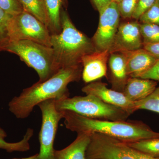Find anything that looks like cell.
<instances>
[{
    "mask_svg": "<svg viewBox=\"0 0 159 159\" xmlns=\"http://www.w3.org/2000/svg\"><path fill=\"white\" fill-rule=\"evenodd\" d=\"M118 3L112 1L99 13L98 29L92 41L96 51L110 50L120 24Z\"/></svg>",
    "mask_w": 159,
    "mask_h": 159,
    "instance_id": "9",
    "label": "cell"
},
{
    "mask_svg": "<svg viewBox=\"0 0 159 159\" xmlns=\"http://www.w3.org/2000/svg\"><path fill=\"white\" fill-rule=\"evenodd\" d=\"M24 11L34 16L47 27L49 19L44 0H19Z\"/></svg>",
    "mask_w": 159,
    "mask_h": 159,
    "instance_id": "19",
    "label": "cell"
},
{
    "mask_svg": "<svg viewBox=\"0 0 159 159\" xmlns=\"http://www.w3.org/2000/svg\"><path fill=\"white\" fill-rule=\"evenodd\" d=\"M131 148L149 156L159 157V138L126 143Z\"/></svg>",
    "mask_w": 159,
    "mask_h": 159,
    "instance_id": "20",
    "label": "cell"
},
{
    "mask_svg": "<svg viewBox=\"0 0 159 159\" xmlns=\"http://www.w3.org/2000/svg\"><path fill=\"white\" fill-rule=\"evenodd\" d=\"M138 2V0H121L118 3L120 16L124 19L132 18Z\"/></svg>",
    "mask_w": 159,
    "mask_h": 159,
    "instance_id": "25",
    "label": "cell"
},
{
    "mask_svg": "<svg viewBox=\"0 0 159 159\" xmlns=\"http://www.w3.org/2000/svg\"><path fill=\"white\" fill-rule=\"evenodd\" d=\"M120 52L125 56L126 70L129 77L139 78L153 67L159 60L143 48Z\"/></svg>",
    "mask_w": 159,
    "mask_h": 159,
    "instance_id": "13",
    "label": "cell"
},
{
    "mask_svg": "<svg viewBox=\"0 0 159 159\" xmlns=\"http://www.w3.org/2000/svg\"><path fill=\"white\" fill-rule=\"evenodd\" d=\"M133 152L136 159H159V157H154L149 156L134 149H133Z\"/></svg>",
    "mask_w": 159,
    "mask_h": 159,
    "instance_id": "31",
    "label": "cell"
},
{
    "mask_svg": "<svg viewBox=\"0 0 159 159\" xmlns=\"http://www.w3.org/2000/svg\"><path fill=\"white\" fill-rule=\"evenodd\" d=\"M77 134L76 139L67 147L55 150V159H85L86 151L90 138L91 133Z\"/></svg>",
    "mask_w": 159,
    "mask_h": 159,
    "instance_id": "16",
    "label": "cell"
},
{
    "mask_svg": "<svg viewBox=\"0 0 159 159\" xmlns=\"http://www.w3.org/2000/svg\"><path fill=\"white\" fill-rule=\"evenodd\" d=\"M59 111H70L90 119L111 121H125L131 114L123 109L107 104L95 96H76L55 100Z\"/></svg>",
    "mask_w": 159,
    "mask_h": 159,
    "instance_id": "4",
    "label": "cell"
},
{
    "mask_svg": "<svg viewBox=\"0 0 159 159\" xmlns=\"http://www.w3.org/2000/svg\"><path fill=\"white\" fill-rule=\"evenodd\" d=\"M140 24H151L159 25V0L150 7L139 18Z\"/></svg>",
    "mask_w": 159,
    "mask_h": 159,
    "instance_id": "23",
    "label": "cell"
},
{
    "mask_svg": "<svg viewBox=\"0 0 159 159\" xmlns=\"http://www.w3.org/2000/svg\"><path fill=\"white\" fill-rule=\"evenodd\" d=\"M63 111L66 128L77 133H99L126 143L159 138V133L142 121L99 120L82 116L70 111Z\"/></svg>",
    "mask_w": 159,
    "mask_h": 159,
    "instance_id": "2",
    "label": "cell"
},
{
    "mask_svg": "<svg viewBox=\"0 0 159 159\" xmlns=\"http://www.w3.org/2000/svg\"><path fill=\"white\" fill-rule=\"evenodd\" d=\"M0 8L13 16L17 15L24 11L19 0H0Z\"/></svg>",
    "mask_w": 159,
    "mask_h": 159,
    "instance_id": "26",
    "label": "cell"
},
{
    "mask_svg": "<svg viewBox=\"0 0 159 159\" xmlns=\"http://www.w3.org/2000/svg\"><path fill=\"white\" fill-rule=\"evenodd\" d=\"M143 48L159 59V43L143 44Z\"/></svg>",
    "mask_w": 159,
    "mask_h": 159,
    "instance_id": "29",
    "label": "cell"
},
{
    "mask_svg": "<svg viewBox=\"0 0 159 159\" xmlns=\"http://www.w3.org/2000/svg\"><path fill=\"white\" fill-rule=\"evenodd\" d=\"M139 78L159 81V60L153 67L141 75Z\"/></svg>",
    "mask_w": 159,
    "mask_h": 159,
    "instance_id": "28",
    "label": "cell"
},
{
    "mask_svg": "<svg viewBox=\"0 0 159 159\" xmlns=\"http://www.w3.org/2000/svg\"><path fill=\"white\" fill-rule=\"evenodd\" d=\"M86 95L95 96L103 102L118 107L131 115L136 110L134 103L131 102L122 92L108 89L107 84L100 81H93L81 89Z\"/></svg>",
    "mask_w": 159,
    "mask_h": 159,
    "instance_id": "11",
    "label": "cell"
},
{
    "mask_svg": "<svg viewBox=\"0 0 159 159\" xmlns=\"http://www.w3.org/2000/svg\"><path fill=\"white\" fill-rule=\"evenodd\" d=\"M157 0H138L136 9H135L132 18L138 20L139 18L146 10L155 3Z\"/></svg>",
    "mask_w": 159,
    "mask_h": 159,
    "instance_id": "27",
    "label": "cell"
},
{
    "mask_svg": "<svg viewBox=\"0 0 159 159\" xmlns=\"http://www.w3.org/2000/svg\"><path fill=\"white\" fill-rule=\"evenodd\" d=\"M143 39L140 23L137 20L119 24L110 53L122 51H133L143 48Z\"/></svg>",
    "mask_w": 159,
    "mask_h": 159,
    "instance_id": "10",
    "label": "cell"
},
{
    "mask_svg": "<svg viewBox=\"0 0 159 159\" xmlns=\"http://www.w3.org/2000/svg\"><path fill=\"white\" fill-rule=\"evenodd\" d=\"M121 0H113V1H114V2H116L117 3H119V2L121 1Z\"/></svg>",
    "mask_w": 159,
    "mask_h": 159,
    "instance_id": "33",
    "label": "cell"
},
{
    "mask_svg": "<svg viewBox=\"0 0 159 159\" xmlns=\"http://www.w3.org/2000/svg\"><path fill=\"white\" fill-rule=\"evenodd\" d=\"M55 99H48L38 106L42 113V125L39 133L40 151L36 159H55L54 145L58 123L63 119V111L55 107Z\"/></svg>",
    "mask_w": 159,
    "mask_h": 159,
    "instance_id": "7",
    "label": "cell"
},
{
    "mask_svg": "<svg viewBox=\"0 0 159 159\" xmlns=\"http://www.w3.org/2000/svg\"><path fill=\"white\" fill-rule=\"evenodd\" d=\"M13 16L0 8V41L5 42V45L9 42V29Z\"/></svg>",
    "mask_w": 159,
    "mask_h": 159,
    "instance_id": "24",
    "label": "cell"
},
{
    "mask_svg": "<svg viewBox=\"0 0 159 159\" xmlns=\"http://www.w3.org/2000/svg\"><path fill=\"white\" fill-rule=\"evenodd\" d=\"M2 49L16 54L29 67L34 69L39 76V82L48 80L59 70L54 61V51L51 47L23 40L10 42Z\"/></svg>",
    "mask_w": 159,
    "mask_h": 159,
    "instance_id": "5",
    "label": "cell"
},
{
    "mask_svg": "<svg viewBox=\"0 0 159 159\" xmlns=\"http://www.w3.org/2000/svg\"><path fill=\"white\" fill-rule=\"evenodd\" d=\"M33 134V129L28 128L22 140L17 142L9 143L5 141V139L7 137V134L4 129L0 127V149H4L9 152L15 151L21 152L27 151L30 149L29 141Z\"/></svg>",
    "mask_w": 159,
    "mask_h": 159,
    "instance_id": "18",
    "label": "cell"
},
{
    "mask_svg": "<svg viewBox=\"0 0 159 159\" xmlns=\"http://www.w3.org/2000/svg\"><path fill=\"white\" fill-rule=\"evenodd\" d=\"M37 155L38 153L34 155L28 157L23 158H15L12 159H36V158H37Z\"/></svg>",
    "mask_w": 159,
    "mask_h": 159,
    "instance_id": "32",
    "label": "cell"
},
{
    "mask_svg": "<svg viewBox=\"0 0 159 159\" xmlns=\"http://www.w3.org/2000/svg\"><path fill=\"white\" fill-rule=\"evenodd\" d=\"M108 63L109 74L107 77L111 84L112 89L122 93L129 78L126 70L124 54L120 51L111 53Z\"/></svg>",
    "mask_w": 159,
    "mask_h": 159,
    "instance_id": "14",
    "label": "cell"
},
{
    "mask_svg": "<svg viewBox=\"0 0 159 159\" xmlns=\"http://www.w3.org/2000/svg\"><path fill=\"white\" fill-rule=\"evenodd\" d=\"M110 54L108 50L95 51L82 57V78L84 82L90 83L107 76V65Z\"/></svg>",
    "mask_w": 159,
    "mask_h": 159,
    "instance_id": "12",
    "label": "cell"
},
{
    "mask_svg": "<svg viewBox=\"0 0 159 159\" xmlns=\"http://www.w3.org/2000/svg\"><path fill=\"white\" fill-rule=\"evenodd\" d=\"M9 42L30 40L52 48L48 29L34 16L23 11L13 16L9 29Z\"/></svg>",
    "mask_w": 159,
    "mask_h": 159,
    "instance_id": "6",
    "label": "cell"
},
{
    "mask_svg": "<svg viewBox=\"0 0 159 159\" xmlns=\"http://www.w3.org/2000/svg\"><path fill=\"white\" fill-rule=\"evenodd\" d=\"M157 84V81L152 80L129 77L122 93L131 102H138L151 94Z\"/></svg>",
    "mask_w": 159,
    "mask_h": 159,
    "instance_id": "15",
    "label": "cell"
},
{
    "mask_svg": "<svg viewBox=\"0 0 159 159\" xmlns=\"http://www.w3.org/2000/svg\"><path fill=\"white\" fill-rule=\"evenodd\" d=\"M85 159H136L126 143L103 134L91 133Z\"/></svg>",
    "mask_w": 159,
    "mask_h": 159,
    "instance_id": "8",
    "label": "cell"
},
{
    "mask_svg": "<svg viewBox=\"0 0 159 159\" xmlns=\"http://www.w3.org/2000/svg\"><path fill=\"white\" fill-rule=\"evenodd\" d=\"M49 19L48 27L51 35L57 34L62 31L61 12L63 0H44Z\"/></svg>",
    "mask_w": 159,
    "mask_h": 159,
    "instance_id": "17",
    "label": "cell"
},
{
    "mask_svg": "<svg viewBox=\"0 0 159 159\" xmlns=\"http://www.w3.org/2000/svg\"><path fill=\"white\" fill-rule=\"evenodd\" d=\"M134 103L136 111L146 110L159 114V87L145 99Z\"/></svg>",
    "mask_w": 159,
    "mask_h": 159,
    "instance_id": "21",
    "label": "cell"
},
{
    "mask_svg": "<svg viewBox=\"0 0 159 159\" xmlns=\"http://www.w3.org/2000/svg\"><path fill=\"white\" fill-rule=\"evenodd\" d=\"M143 44L159 43V25L151 24H140Z\"/></svg>",
    "mask_w": 159,
    "mask_h": 159,
    "instance_id": "22",
    "label": "cell"
},
{
    "mask_svg": "<svg viewBox=\"0 0 159 159\" xmlns=\"http://www.w3.org/2000/svg\"><path fill=\"white\" fill-rule=\"evenodd\" d=\"M99 13L102 12L113 0H92Z\"/></svg>",
    "mask_w": 159,
    "mask_h": 159,
    "instance_id": "30",
    "label": "cell"
},
{
    "mask_svg": "<svg viewBox=\"0 0 159 159\" xmlns=\"http://www.w3.org/2000/svg\"><path fill=\"white\" fill-rule=\"evenodd\" d=\"M82 70V65L61 68L48 80L38 81L24 89L19 96L14 97L9 102V111L18 119H25L40 102L69 97L67 86L70 83L79 81Z\"/></svg>",
    "mask_w": 159,
    "mask_h": 159,
    "instance_id": "1",
    "label": "cell"
},
{
    "mask_svg": "<svg viewBox=\"0 0 159 159\" xmlns=\"http://www.w3.org/2000/svg\"><path fill=\"white\" fill-rule=\"evenodd\" d=\"M62 31L51 35L54 61L58 70L65 67L81 65L82 57L95 52L92 39L79 31L74 26L67 12H61Z\"/></svg>",
    "mask_w": 159,
    "mask_h": 159,
    "instance_id": "3",
    "label": "cell"
}]
</instances>
